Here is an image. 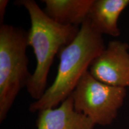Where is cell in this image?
Instances as JSON below:
<instances>
[{
  "instance_id": "1",
  "label": "cell",
  "mask_w": 129,
  "mask_h": 129,
  "mask_svg": "<svg viewBox=\"0 0 129 129\" xmlns=\"http://www.w3.org/2000/svg\"><path fill=\"white\" fill-rule=\"evenodd\" d=\"M102 35L91 28L87 19L80 26L77 36L59 53L57 73L44 95L30 104V112L54 108L71 95L90 64L105 48Z\"/></svg>"
},
{
  "instance_id": "2",
  "label": "cell",
  "mask_w": 129,
  "mask_h": 129,
  "mask_svg": "<svg viewBox=\"0 0 129 129\" xmlns=\"http://www.w3.org/2000/svg\"><path fill=\"white\" fill-rule=\"evenodd\" d=\"M14 4L23 6L29 14L30 28L28 32V44L33 48L37 65L26 88L30 96L38 101L47 90L48 75L54 57L63 47L73 41L80 27L56 23L34 0H19Z\"/></svg>"
},
{
  "instance_id": "3",
  "label": "cell",
  "mask_w": 129,
  "mask_h": 129,
  "mask_svg": "<svg viewBox=\"0 0 129 129\" xmlns=\"http://www.w3.org/2000/svg\"><path fill=\"white\" fill-rule=\"evenodd\" d=\"M28 32L10 25L0 26V122H2L31 74L26 54Z\"/></svg>"
},
{
  "instance_id": "4",
  "label": "cell",
  "mask_w": 129,
  "mask_h": 129,
  "mask_svg": "<svg viewBox=\"0 0 129 129\" xmlns=\"http://www.w3.org/2000/svg\"><path fill=\"white\" fill-rule=\"evenodd\" d=\"M126 95V88L100 82L87 71L71 96L75 111L91 119L95 125L106 126L117 118Z\"/></svg>"
},
{
  "instance_id": "5",
  "label": "cell",
  "mask_w": 129,
  "mask_h": 129,
  "mask_svg": "<svg viewBox=\"0 0 129 129\" xmlns=\"http://www.w3.org/2000/svg\"><path fill=\"white\" fill-rule=\"evenodd\" d=\"M88 71L100 82L116 87H129V46L114 40L91 62Z\"/></svg>"
},
{
  "instance_id": "6",
  "label": "cell",
  "mask_w": 129,
  "mask_h": 129,
  "mask_svg": "<svg viewBox=\"0 0 129 129\" xmlns=\"http://www.w3.org/2000/svg\"><path fill=\"white\" fill-rule=\"evenodd\" d=\"M95 124L89 118L74 108L70 96L58 108L38 112L37 129H94Z\"/></svg>"
},
{
  "instance_id": "7",
  "label": "cell",
  "mask_w": 129,
  "mask_h": 129,
  "mask_svg": "<svg viewBox=\"0 0 129 129\" xmlns=\"http://www.w3.org/2000/svg\"><path fill=\"white\" fill-rule=\"evenodd\" d=\"M129 5V0H94L87 19L91 28L102 35L120 36L118 19Z\"/></svg>"
},
{
  "instance_id": "8",
  "label": "cell",
  "mask_w": 129,
  "mask_h": 129,
  "mask_svg": "<svg viewBox=\"0 0 129 129\" xmlns=\"http://www.w3.org/2000/svg\"><path fill=\"white\" fill-rule=\"evenodd\" d=\"M94 0H43V10L56 23L62 25H81L87 18Z\"/></svg>"
},
{
  "instance_id": "9",
  "label": "cell",
  "mask_w": 129,
  "mask_h": 129,
  "mask_svg": "<svg viewBox=\"0 0 129 129\" xmlns=\"http://www.w3.org/2000/svg\"><path fill=\"white\" fill-rule=\"evenodd\" d=\"M9 1L7 0H1L0 1V22L1 25H3V20H4V14L6 13V8L7 7V4Z\"/></svg>"
}]
</instances>
